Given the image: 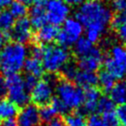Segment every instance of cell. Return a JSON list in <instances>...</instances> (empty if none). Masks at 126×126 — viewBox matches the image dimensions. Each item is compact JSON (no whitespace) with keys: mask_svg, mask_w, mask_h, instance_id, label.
Here are the masks:
<instances>
[{"mask_svg":"<svg viewBox=\"0 0 126 126\" xmlns=\"http://www.w3.org/2000/svg\"><path fill=\"white\" fill-rule=\"evenodd\" d=\"M76 19L86 30L103 33L111 22L112 12L103 0H85L76 12Z\"/></svg>","mask_w":126,"mask_h":126,"instance_id":"obj_1","label":"cell"},{"mask_svg":"<svg viewBox=\"0 0 126 126\" xmlns=\"http://www.w3.org/2000/svg\"><path fill=\"white\" fill-rule=\"evenodd\" d=\"M27 57L28 49L24 44H8L0 53V69L7 76L18 73L23 68Z\"/></svg>","mask_w":126,"mask_h":126,"instance_id":"obj_2","label":"cell"},{"mask_svg":"<svg viewBox=\"0 0 126 126\" xmlns=\"http://www.w3.org/2000/svg\"><path fill=\"white\" fill-rule=\"evenodd\" d=\"M41 61L44 70L50 72L57 73L61 71L63 67L70 61V53L66 47L57 45H48L42 48Z\"/></svg>","mask_w":126,"mask_h":126,"instance_id":"obj_3","label":"cell"},{"mask_svg":"<svg viewBox=\"0 0 126 126\" xmlns=\"http://www.w3.org/2000/svg\"><path fill=\"white\" fill-rule=\"evenodd\" d=\"M56 94L68 110H77L83 105V92L82 88L67 80H61L56 83Z\"/></svg>","mask_w":126,"mask_h":126,"instance_id":"obj_4","label":"cell"},{"mask_svg":"<svg viewBox=\"0 0 126 126\" xmlns=\"http://www.w3.org/2000/svg\"><path fill=\"white\" fill-rule=\"evenodd\" d=\"M106 71L115 79L122 80L126 77V47L116 45L111 47L110 56L105 59Z\"/></svg>","mask_w":126,"mask_h":126,"instance_id":"obj_5","label":"cell"},{"mask_svg":"<svg viewBox=\"0 0 126 126\" xmlns=\"http://www.w3.org/2000/svg\"><path fill=\"white\" fill-rule=\"evenodd\" d=\"M8 99L18 107H24L30 101V94L24 85L23 77L19 73L7 76L5 80Z\"/></svg>","mask_w":126,"mask_h":126,"instance_id":"obj_6","label":"cell"},{"mask_svg":"<svg viewBox=\"0 0 126 126\" xmlns=\"http://www.w3.org/2000/svg\"><path fill=\"white\" fill-rule=\"evenodd\" d=\"M83 33V26L76 18H68L62 23V28L58 32L57 42L59 46L69 47L73 46Z\"/></svg>","mask_w":126,"mask_h":126,"instance_id":"obj_7","label":"cell"},{"mask_svg":"<svg viewBox=\"0 0 126 126\" xmlns=\"http://www.w3.org/2000/svg\"><path fill=\"white\" fill-rule=\"evenodd\" d=\"M45 10L47 22L55 26L62 24L71 13L70 6L63 0H46Z\"/></svg>","mask_w":126,"mask_h":126,"instance_id":"obj_8","label":"cell"},{"mask_svg":"<svg viewBox=\"0 0 126 126\" xmlns=\"http://www.w3.org/2000/svg\"><path fill=\"white\" fill-rule=\"evenodd\" d=\"M54 80L52 77L38 81L31 91L30 98L37 106H45L51 102L54 94Z\"/></svg>","mask_w":126,"mask_h":126,"instance_id":"obj_9","label":"cell"},{"mask_svg":"<svg viewBox=\"0 0 126 126\" xmlns=\"http://www.w3.org/2000/svg\"><path fill=\"white\" fill-rule=\"evenodd\" d=\"M10 32L11 38L15 42L25 44L29 42L32 37V27L30 20L25 17L18 19L12 27Z\"/></svg>","mask_w":126,"mask_h":126,"instance_id":"obj_10","label":"cell"},{"mask_svg":"<svg viewBox=\"0 0 126 126\" xmlns=\"http://www.w3.org/2000/svg\"><path fill=\"white\" fill-rule=\"evenodd\" d=\"M18 126H39L40 116L39 110L35 105L27 104L17 115Z\"/></svg>","mask_w":126,"mask_h":126,"instance_id":"obj_11","label":"cell"},{"mask_svg":"<svg viewBox=\"0 0 126 126\" xmlns=\"http://www.w3.org/2000/svg\"><path fill=\"white\" fill-rule=\"evenodd\" d=\"M104 60V56L102 51L97 47H93L86 56L79 59V67L81 70L87 71H97Z\"/></svg>","mask_w":126,"mask_h":126,"instance_id":"obj_12","label":"cell"},{"mask_svg":"<svg viewBox=\"0 0 126 126\" xmlns=\"http://www.w3.org/2000/svg\"><path fill=\"white\" fill-rule=\"evenodd\" d=\"M100 96V91L95 87H91L86 89V91L83 93V112L88 114L94 113L97 109V103Z\"/></svg>","mask_w":126,"mask_h":126,"instance_id":"obj_13","label":"cell"},{"mask_svg":"<svg viewBox=\"0 0 126 126\" xmlns=\"http://www.w3.org/2000/svg\"><path fill=\"white\" fill-rule=\"evenodd\" d=\"M73 82L80 88L88 89L91 87H94L98 83V75L94 71H78L75 76Z\"/></svg>","mask_w":126,"mask_h":126,"instance_id":"obj_14","label":"cell"},{"mask_svg":"<svg viewBox=\"0 0 126 126\" xmlns=\"http://www.w3.org/2000/svg\"><path fill=\"white\" fill-rule=\"evenodd\" d=\"M45 2L33 5L30 11L29 20L32 24V27L35 28V29H39L47 23L46 10H45Z\"/></svg>","mask_w":126,"mask_h":126,"instance_id":"obj_15","label":"cell"},{"mask_svg":"<svg viewBox=\"0 0 126 126\" xmlns=\"http://www.w3.org/2000/svg\"><path fill=\"white\" fill-rule=\"evenodd\" d=\"M59 30L57 26L47 23L38 29L36 39L41 44H50L57 39Z\"/></svg>","mask_w":126,"mask_h":126,"instance_id":"obj_16","label":"cell"},{"mask_svg":"<svg viewBox=\"0 0 126 126\" xmlns=\"http://www.w3.org/2000/svg\"><path fill=\"white\" fill-rule=\"evenodd\" d=\"M110 97L114 104L123 105L126 104V78L115 83L110 91Z\"/></svg>","mask_w":126,"mask_h":126,"instance_id":"obj_17","label":"cell"},{"mask_svg":"<svg viewBox=\"0 0 126 126\" xmlns=\"http://www.w3.org/2000/svg\"><path fill=\"white\" fill-rule=\"evenodd\" d=\"M19 113V107L9 99H0V119H14Z\"/></svg>","mask_w":126,"mask_h":126,"instance_id":"obj_18","label":"cell"},{"mask_svg":"<svg viewBox=\"0 0 126 126\" xmlns=\"http://www.w3.org/2000/svg\"><path fill=\"white\" fill-rule=\"evenodd\" d=\"M23 68L28 74L32 75L36 78L41 77L45 71L41 59L33 58V57L27 58V59L25 60Z\"/></svg>","mask_w":126,"mask_h":126,"instance_id":"obj_19","label":"cell"},{"mask_svg":"<svg viewBox=\"0 0 126 126\" xmlns=\"http://www.w3.org/2000/svg\"><path fill=\"white\" fill-rule=\"evenodd\" d=\"M73 46H74L75 55L77 56L79 59L86 56L94 47V45L91 43L86 37H83V36Z\"/></svg>","mask_w":126,"mask_h":126,"instance_id":"obj_20","label":"cell"},{"mask_svg":"<svg viewBox=\"0 0 126 126\" xmlns=\"http://www.w3.org/2000/svg\"><path fill=\"white\" fill-rule=\"evenodd\" d=\"M14 23L15 18L10 14V12L6 10L0 11V30L4 33L11 31Z\"/></svg>","mask_w":126,"mask_h":126,"instance_id":"obj_21","label":"cell"},{"mask_svg":"<svg viewBox=\"0 0 126 126\" xmlns=\"http://www.w3.org/2000/svg\"><path fill=\"white\" fill-rule=\"evenodd\" d=\"M98 83L102 90L109 92L110 89L114 86L115 78L107 71H101L98 75Z\"/></svg>","mask_w":126,"mask_h":126,"instance_id":"obj_22","label":"cell"},{"mask_svg":"<svg viewBox=\"0 0 126 126\" xmlns=\"http://www.w3.org/2000/svg\"><path fill=\"white\" fill-rule=\"evenodd\" d=\"M57 112L55 111V110L53 109V107L51 106V104H47L45 106H42V108L39 110V116L40 120L43 121L46 123L54 121L57 116Z\"/></svg>","mask_w":126,"mask_h":126,"instance_id":"obj_23","label":"cell"},{"mask_svg":"<svg viewBox=\"0 0 126 126\" xmlns=\"http://www.w3.org/2000/svg\"><path fill=\"white\" fill-rule=\"evenodd\" d=\"M114 109L115 104L110 99V96H100L97 103V109H96V110H98V112H100L101 114H104V113L114 111Z\"/></svg>","mask_w":126,"mask_h":126,"instance_id":"obj_24","label":"cell"},{"mask_svg":"<svg viewBox=\"0 0 126 126\" xmlns=\"http://www.w3.org/2000/svg\"><path fill=\"white\" fill-rule=\"evenodd\" d=\"M9 12L14 18H23L27 13V7L19 1H13L9 5Z\"/></svg>","mask_w":126,"mask_h":126,"instance_id":"obj_25","label":"cell"},{"mask_svg":"<svg viewBox=\"0 0 126 126\" xmlns=\"http://www.w3.org/2000/svg\"><path fill=\"white\" fill-rule=\"evenodd\" d=\"M64 123L66 124V126H87L86 121L81 113L67 115Z\"/></svg>","mask_w":126,"mask_h":126,"instance_id":"obj_26","label":"cell"},{"mask_svg":"<svg viewBox=\"0 0 126 126\" xmlns=\"http://www.w3.org/2000/svg\"><path fill=\"white\" fill-rule=\"evenodd\" d=\"M61 72H62V76L64 77L65 80L71 82V81L74 80L75 76L78 72V70H77V68L74 64H71V63L69 62L63 67V69L61 70Z\"/></svg>","mask_w":126,"mask_h":126,"instance_id":"obj_27","label":"cell"},{"mask_svg":"<svg viewBox=\"0 0 126 126\" xmlns=\"http://www.w3.org/2000/svg\"><path fill=\"white\" fill-rule=\"evenodd\" d=\"M102 120L106 126H121V122L114 111L102 114Z\"/></svg>","mask_w":126,"mask_h":126,"instance_id":"obj_28","label":"cell"},{"mask_svg":"<svg viewBox=\"0 0 126 126\" xmlns=\"http://www.w3.org/2000/svg\"><path fill=\"white\" fill-rule=\"evenodd\" d=\"M124 24H126V9L116 12L114 17L111 19V25L116 29Z\"/></svg>","mask_w":126,"mask_h":126,"instance_id":"obj_29","label":"cell"},{"mask_svg":"<svg viewBox=\"0 0 126 126\" xmlns=\"http://www.w3.org/2000/svg\"><path fill=\"white\" fill-rule=\"evenodd\" d=\"M50 104H51V106L53 107V109H54L55 111L57 112V114L64 115L69 111L68 108L64 105V103H63L59 98H58V97H53Z\"/></svg>","mask_w":126,"mask_h":126,"instance_id":"obj_30","label":"cell"},{"mask_svg":"<svg viewBox=\"0 0 126 126\" xmlns=\"http://www.w3.org/2000/svg\"><path fill=\"white\" fill-rule=\"evenodd\" d=\"M116 115L118 117L121 124L126 126V104L120 105L116 110Z\"/></svg>","mask_w":126,"mask_h":126,"instance_id":"obj_31","label":"cell"},{"mask_svg":"<svg viewBox=\"0 0 126 126\" xmlns=\"http://www.w3.org/2000/svg\"><path fill=\"white\" fill-rule=\"evenodd\" d=\"M23 81H24V85H25L28 92H31L32 89L35 86V84L37 83V82H38L36 77L32 76V75H30V74L26 75V77L23 78Z\"/></svg>","mask_w":126,"mask_h":126,"instance_id":"obj_32","label":"cell"},{"mask_svg":"<svg viewBox=\"0 0 126 126\" xmlns=\"http://www.w3.org/2000/svg\"><path fill=\"white\" fill-rule=\"evenodd\" d=\"M87 126H106L103 122V120L98 115L92 114L89 116L88 121L86 122Z\"/></svg>","mask_w":126,"mask_h":126,"instance_id":"obj_33","label":"cell"},{"mask_svg":"<svg viewBox=\"0 0 126 126\" xmlns=\"http://www.w3.org/2000/svg\"><path fill=\"white\" fill-rule=\"evenodd\" d=\"M101 35H102V33L95 31V30H86V36L85 37L92 44H94L98 42L99 39L101 38Z\"/></svg>","mask_w":126,"mask_h":126,"instance_id":"obj_34","label":"cell"},{"mask_svg":"<svg viewBox=\"0 0 126 126\" xmlns=\"http://www.w3.org/2000/svg\"><path fill=\"white\" fill-rule=\"evenodd\" d=\"M111 8L116 12L126 9V0H112Z\"/></svg>","mask_w":126,"mask_h":126,"instance_id":"obj_35","label":"cell"},{"mask_svg":"<svg viewBox=\"0 0 126 126\" xmlns=\"http://www.w3.org/2000/svg\"><path fill=\"white\" fill-rule=\"evenodd\" d=\"M117 33H118L119 38L122 40V42L126 43V24L117 28Z\"/></svg>","mask_w":126,"mask_h":126,"instance_id":"obj_36","label":"cell"},{"mask_svg":"<svg viewBox=\"0 0 126 126\" xmlns=\"http://www.w3.org/2000/svg\"><path fill=\"white\" fill-rule=\"evenodd\" d=\"M6 94H7V88H6L5 80L0 77V99H2V97Z\"/></svg>","mask_w":126,"mask_h":126,"instance_id":"obj_37","label":"cell"},{"mask_svg":"<svg viewBox=\"0 0 126 126\" xmlns=\"http://www.w3.org/2000/svg\"><path fill=\"white\" fill-rule=\"evenodd\" d=\"M16 1H19L20 3L24 4L25 6H28V5H33L38 4V3H42V2H45L46 0H16Z\"/></svg>","mask_w":126,"mask_h":126,"instance_id":"obj_38","label":"cell"},{"mask_svg":"<svg viewBox=\"0 0 126 126\" xmlns=\"http://www.w3.org/2000/svg\"><path fill=\"white\" fill-rule=\"evenodd\" d=\"M44 126H66V124L64 123V122H62L61 120H58V119H55L54 121L48 122L46 125Z\"/></svg>","mask_w":126,"mask_h":126,"instance_id":"obj_39","label":"cell"},{"mask_svg":"<svg viewBox=\"0 0 126 126\" xmlns=\"http://www.w3.org/2000/svg\"><path fill=\"white\" fill-rule=\"evenodd\" d=\"M63 1L69 6H78L83 3L85 0H63Z\"/></svg>","mask_w":126,"mask_h":126,"instance_id":"obj_40","label":"cell"},{"mask_svg":"<svg viewBox=\"0 0 126 126\" xmlns=\"http://www.w3.org/2000/svg\"><path fill=\"white\" fill-rule=\"evenodd\" d=\"M13 2V0H0V11L3 8L9 7V5Z\"/></svg>","mask_w":126,"mask_h":126,"instance_id":"obj_41","label":"cell"},{"mask_svg":"<svg viewBox=\"0 0 126 126\" xmlns=\"http://www.w3.org/2000/svg\"><path fill=\"white\" fill-rule=\"evenodd\" d=\"M3 126H18V124L14 119H9V120H5Z\"/></svg>","mask_w":126,"mask_h":126,"instance_id":"obj_42","label":"cell"},{"mask_svg":"<svg viewBox=\"0 0 126 126\" xmlns=\"http://www.w3.org/2000/svg\"><path fill=\"white\" fill-rule=\"evenodd\" d=\"M5 39V33L0 30V42H2Z\"/></svg>","mask_w":126,"mask_h":126,"instance_id":"obj_43","label":"cell"},{"mask_svg":"<svg viewBox=\"0 0 126 126\" xmlns=\"http://www.w3.org/2000/svg\"><path fill=\"white\" fill-rule=\"evenodd\" d=\"M1 50H2V42H0V53H1Z\"/></svg>","mask_w":126,"mask_h":126,"instance_id":"obj_44","label":"cell"},{"mask_svg":"<svg viewBox=\"0 0 126 126\" xmlns=\"http://www.w3.org/2000/svg\"><path fill=\"white\" fill-rule=\"evenodd\" d=\"M0 126H1V119H0Z\"/></svg>","mask_w":126,"mask_h":126,"instance_id":"obj_45","label":"cell"}]
</instances>
